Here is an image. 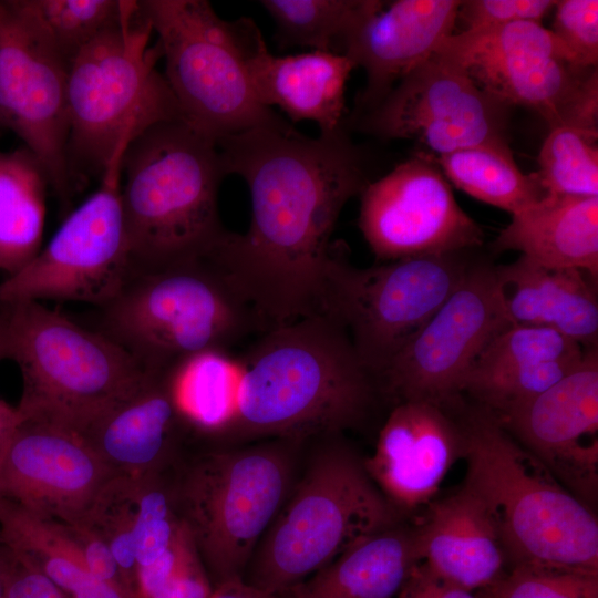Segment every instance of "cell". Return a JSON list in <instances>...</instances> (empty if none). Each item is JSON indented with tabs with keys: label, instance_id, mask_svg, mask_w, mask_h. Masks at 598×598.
Masks as SVG:
<instances>
[{
	"label": "cell",
	"instance_id": "4dcf8cb0",
	"mask_svg": "<svg viewBox=\"0 0 598 598\" xmlns=\"http://www.w3.org/2000/svg\"><path fill=\"white\" fill-rule=\"evenodd\" d=\"M379 0H261L280 48L343 54L357 27L384 4Z\"/></svg>",
	"mask_w": 598,
	"mask_h": 598
},
{
	"label": "cell",
	"instance_id": "484cf974",
	"mask_svg": "<svg viewBox=\"0 0 598 598\" xmlns=\"http://www.w3.org/2000/svg\"><path fill=\"white\" fill-rule=\"evenodd\" d=\"M538 264L577 268L598 278V196L548 194L512 215L493 244Z\"/></svg>",
	"mask_w": 598,
	"mask_h": 598
},
{
	"label": "cell",
	"instance_id": "9c48e42d",
	"mask_svg": "<svg viewBox=\"0 0 598 598\" xmlns=\"http://www.w3.org/2000/svg\"><path fill=\"white\" fill-rule=\"evenodd\" d=\"M0 344L22 378L23 416L78 432L146 373L117 343L42 302H0Z\"/></svg>",
	"mask_w": 598,
	"mask_h": 598
},
{
	"label": "cell",
	"instance_id": "6da1fadb",
	"mask_svg": "<svg viewBox=\"0 0 598 598\" xmlns=\"http://www.w3.org/2000/svg\"><path fill=\"white\" fill-rule=\"evenodd\" d=\"M227 174L249 188L244 234L227 230L209 259L251 305L266 331L319 313L346 204L369 179L344 130L318 137L291 125L258 127L217 141Z\"/></svg>",
	"mask_w": 598,
	"mask_h": 598
},
{
	"label": "cell",
	"instance_id": "9a60e30c",
	"mask_svg": "<svg viewBox=\"0 0 598 598\" xmlns=\"http://www.w3.org/2000/svg\"><path fill=\"white\" fill-rule=\"evenodd\" d=\"M511 106L481 89L437 51L400 80L360 120L382 138L412 140L434 158L476 145L507 143Z\"/></svg>",
	"mask_w": 598,
	"mask_h": 598
},
{
	"label": "cell",
	"instance_id": "d6986e66",
	"mask_svg": "<svg viewBox=\"0 0 598 598\" xmlns=\"http://www.w3.org/2000/svg\"><path fill=\"white\" fill-rule=\"evenodd\" d=\"M494 415V414H493ZM586 505L598 489V350L546 391L495 416Z\"/></svg>",
	"mask_w": 598,
	"mask_h": 598
},
{
	"label": "cell",
	"instance_id": "3957f363",
	"mask_svg": "<svg viewBox=\"0 0 598 598\" xmlns=\"http://www.w3.org/2000/svg\"><path fill=\"white\" fill-rule=\"evenodd\" d=\"M225 175L216 142L184 120L154 124L130 142L121 198L131 271L210 255L227 233L218 209Z\"/></svg>",
	"mask_w": 598,
	"mask_h": 598
},
{
	"label": "cell",
	"instance_id": "8992f818",
	"mask_svg": "<svg viewBox=\"0 0 598 598\" xmlns=\"http://www.w3.org/2000/svg\"><path fill=\"white\" fill-rule=\"evenodd\" d=\"M343 435L312 440L310 458L258 543L244 580L282 595L400 519Z\"/></svg>",
	"mask_w": 598,
	"mask_h": 598
},
{
	"label": "cell",
	"instance_id": "ffe728a7",
	"mask_svg": "<svg viewBox=\"0 0 598 598\" xmlns=\"http://www.w3.org/2000/svg\"><path fill=\"white\" fill-rule=\"evenodd\" d=\"M76 433L114 475L135 480L174 468L195 441L168 373H146Z\"/></svg>",
	"mask_w": 598,
	"mask_h": 598
},
{
	"label": "cell",
	"instance_id": "5bb4252c",
	"mask_svg": "<svg viewBox=\"0 0 598 598\" xmlns=\"http://www.w3.org/2000/svg\"><path fill=\"white\" fill-rule=\"evenodd\" d=\"M509 324L496 265L475 258L457 288L377 377L381 398L393 405L425 401L451 408L481 352Z\"/></svg>",
	"mask_w": 598,
	"mask_h": 598
},
{
	"label": "cell",
	"instance_id": "4316f807",
	"mask_svg": "<svg viewBox=\"0 0 598 598\" xmlns=\"http://www.w3.org/2000/svg\"><path fill=\"white\" fill-rule=\"evenodd\" d=\"M421 563L414 527L399 522L361 539L281 598H399Z\"/></svg>",
	"mask_w": 598,
	"mask_h": 598
},
{
	"label": "cell",
	"instance_id": "603a6c76",
	"mask_svg": "<svg viewBox=\"0 0 598 598\" xmlns=\"http://www.w3.org/2000/svg\"><path fill=\"white\" fill-rule=\"evenodd\" d=\"M246 68L261 104L280 109L292 122L309 121L320 135L343 128L346 89L354 63L344 54L306 51L276 55L255 21L238 19Z\"/></svg>",
	"mask_w": 598,
	"mask_h": 598
},
{
	"label": "cell",
	"instance_id": "e0dca14e",
	"mask_svg": "<svg viewBox=\"0 0 598 598\" xmlns=\"http://www.w3.org/2000/svg\"><path fill=\"white\" fill-rule=\"evenodd\" d=\"M359 228L382 262L473 250L482 228L457 204L434 157L417 153L361 192Z\"/></svg>",
	"mask_w": 598,
	"mask_h": 598
},
{
	"label": "cell",
	"instance_id": "30bf717a",
	"mask_svg": "<svg viewBox=\"0 0 598 598\" xmlns=\"http://www.w3.org/2000/svg\"><path fill=\"white\" fill-rule=\"evenodd\" d=\"M137 2L157 33L163 75L188 124L216 143L252 128L290 125L255 94L238 20L221 19L206 0Z\"/></svg>",
	"mask_w": 598,
	"mask_h": 598
},
{
	"label": "cell",
	"instance_id": "f546056e",
	"mask_svg": "<svg viewBox=\"0 0 598 598\" xmlns=\"http://www.w3.org/2000/svg\"><path fill=\"white\" fill-rule=\"evenodd\" d=\"M240 367L230 352L213 350L193 355L168 372L183 415L198 440H212L231 421Z\"/></svg>",
	"mask_w": 598,
	"mask_h": 598
},
{
	"label": "cell",
	"instance_id": "44dd1931",
	"mask_svg": "<svg viewBox=\"0 0 598 598\" xmlns=\"http://www.w3.org/2000/svg\"><path fill=\"white\" fill-rule=\"evenodd\" d=\"M460 457L463 435L450 410L425 401H404L392 406L364 466L401 514L426 504Z\"/></svg>",
	"mask_w": 598,
	"mask_h": 598
},
{
	"label": "cell",
	"instance_id": "8fae6325",
	"mask_svg": "<svg viewBox=\"0 0 598 598\" xmlns=\"http://www.w3.org/2000/svg\"><path fill=\"white\" fill-rule=\"evenodd\" d=\"M471 251L410 257L368 268H358L333 252L320 312L344 329L360 361L377 379L457 288L475 260Z\"/></svg>",
	"mask_w": 598,
	"mask_h": 598
},
{
	"label": "cell",
	"instance_id": "ab89813d",
	"mask_svg": "<svg viewBox=\"0 0 598 598\" xmlns=\"http://www.w3.org/2000/svg\"><path fill=\"white\" fill-rule=\"evenodd\" d=\"M7 598H65L28 557L7 545Z\"/></svg>",
	"mask_w": 598,
	"mask_h": 598
},
{
	"label": "cell",
	"instance_id": "83f0119b",
	"mask_svg": "<svg viewBox=\"0 0 598 598\" xmlns=\"http://www.w3.org/2000/svg\"><path fill=\"white\" fill-rule=\"evenodd\" d=\"M48 179L27 148L0 152V271L7 277L41 249Z\"/></svg>",
	"mask_w": 598,
	"mask_h": 598
},
{
	"label": "cell",
	"instance_id": "b9f144b4",
	"mask_svg": "<svg viewBox=\"0 0 598 598\" xmlns=\"http://www.w3.org/2000/svg\"><path fill=\"white\" fill-rule=\"evenodd\" d=\"M209 598H281L247 584L244 578L231 579L213 588Z\"/></svg>",
	"mask_w": 598,
	"mask_h": 598
},
{
	"label": "cell",
	"instance_id": "e575fe53",
	"mask_svg": "<svg viewBox=\"0 0 598 598\" xmlns=\"http://www.w3.org/2000/svg\"><path fill=\"white\" fill-rule=\"evenodd\" d=\"M80 522L92 528L109 546L130 594L136 598L135 480L112 476Z\"/></svg>",
	"mask_w": 598,
	"mask_h": 598
},
{
	"label": "cell",
	"instance_id": "f35d334b",
	"mask_svg": "<svg viewBox=\"0 0 598 598\" xmlns=\"http://www.w3.org/2000/svg\"><path fill=\"white\" fill-rule=\"evenodd\" d=\"M65 526L76 544L89 571L100 580L130 594L122 571L103 539L82 522L65 524Z\"/></svg>",
	"mask_w": 598,
	"mask_h": 598
},
{
	"label": "cell",
	"instance_id": "ba28073f",
	"mask_svg": "<svg viewBox=\"0 0 598 598\" xmlns=\"http://www.w3.org/2000/svg\"><path fill=\"white\" fill-rule=\"evenodd\" d=\"M152 32L138 2L125 0L120 22L69 62L68 164L73 186L75 179L102 176L123 141L154 124L184 120L156 69L162 54L157 43L148 47Z\"/></svg>",
	"mask_w": 598,
	"mask_h": 598
},
{
	"label": "cell",
	"instance_id": "ac0fdd59",
	"mask_svg": "<svg viewBox=\"0 0 598 598\" xmlns=\"http://www.w3.org/2000/svg\"><path fill=\"white\" fill-rule=\"evenodd\" d=\"M112 476L76 432L37 417L21 415L0 452L1 496L64 524L80 522Z\"/></svg>",
	"mask_w": 598,
	"mask_h": 598
},
{
	"label": "cell",
	"instance_id": "4fadbf2b",
	"mask_svg": "<svg viewBox=\"0 0 598 598\" xmlns=\"http://www.w3.org/2000/svg\"><path fill=\"white\" fill-rule=\"evenodd\" d=\"M123 141L99 188L63 221L20 270L0 281V302L74 301L101 308L131 272L121 198Z\"/></svg>",
	"mask_w": 598,
	"mask_h": 598
},
{
	"label": "cell",
	"instance_id": "60d3db41",
	"mask_svg": "<svg viewBox=\"0 0 598 598\" xmlns=\"http://www.w3.org/2000/svg\"><path fill=\"white\" fill-rule=\"evenodd\" d=\"M399 598H478V596L440 580L420 563Z\"/></svg>",
	"mask_w": 598,
	"mask_h": 598
},
{
	"label": "cell",
	"instance_id": "d4e9b609",
	"mask_svg": "<svg viewBox=\"0 0 598 598\" xmlns=\"http://www.w3.org/2000/svg\"><path fill=\"white\" fill-rule=\"evenodd\" d=\"M502 298L513 324L551 329L597 348V280L577 268H555L525 256L496 265Z\"/></svg>",
	"mask_w": 598,
	"mask_h": 598
},
{
	"label": "cell",
	"instance_id": "52a82bcc",
	"mask_svg": "<svg viewBox=\"0 0 598 598\" xmlns=\"http://www.w3.org/2000/svg\"><path fill=\"white\" fill-rule=\"evenodd\" d=\"M99 309L97 331L147 374H165L206 351L264 333L260 318L231 281L203 258L155 271H131Z\"/></svg>",
	"mask_w": 598,
	"mask_h": 598
},
{
	"label": "cell",
	"instance_id": "8d00e7d4",
	"mask_svg": "<svg viewBox=\"0 0 598 598\" xmlns=\"http://www.w3.org/2000/svg\"><path fill=\"white\" fill-rule=\"evenodd\" d=\"M550 30L582 69L598 64V1L560 0L554 7Z\"/></svg>",
	"mask_w": 598,
	"mask_h": 598
},
{
	"label": "cell",
	"instance_id": "74e56055",
	"mask_svg": "<svg viewBox=\"0 0 598 598\" xmlns=\"http://www.w3.org/2000/svg\"><path fill=\"white\" fill-rule=\"evenodd\" d=\"M553 0H470L462 1L457 20L463 31H483L518 22L542 23L553 11Z\"/></svg>",
	"mask_w": 598,
	"mask_h": 598
},
{
	"label": "cell",
	"instance_id": "7a4b0ae2",
	"mask_svg": "<svg viewBox=\"0 0 598 598\" xmlns=\"http://www.w3.org/2000/svg\"><path fill=\"white\" fill-rule=\"evenodd\" d=\"M238 361L234 416L210 443L343 435L381 398L344 329L321 312L259 334Z\"/></svg>",
	"mask_w": 598,
	"mask_h": 598
},
{
	"label": "cell",
	"instance_id": "d6a6232c",
	"mask_svg": "<svg viewBox=\"0 0 598 598\" xmlns=\"http://www.w3.org/2000/svg\"><path fill=\"white\" fill-rule=\"evenodd\" d=\"M598 131L560 125L549 130L536 172L547 194L598 196Z\"/></svg>",
	"mask_w": 598,
	"mask_h": 598
},
{
	"label": "cell",
	"instance_id": "7402d4cb",
	"mask_svg": "<svg viewBox=\"0 0 598 598\" xmlns=\"http://www.w3.org/2000/svg\"><path fill=\"white\" fill-rule=\"evenodd\" d=\"M462 1L396 0L368 16L349 37L344 55L365 72L358 102L375 107L415 68L454 33Z\"/></svg>",
	"mask_w": 598,
	"mask_h": 598
},
{
	"label": "cell",
	"instance_id": "5b68a950",
	"mask_svg": "<svg viewBox=\"0 0 598 598\" xmlns=\"http://www.w3.org/2000/svg\"><path fill=\"white\" fill-rule=\"evenodd\" d=\"M308 442L195 440L173 470V495L213 588L244 578L288 497Z\"/></svg>",
	"mask_w": 598,
	"mask_h": 598
},
{
	"label": "cell",
	"instance_id": "1f68e13d",
	"mask_svg": "<svg viewBox=\"0 0 598 598\" xmlns=\"http://www.w3.org/2000/svg\"><path fill=\"white\" fill-rule=\"evenodd\" d=\"M19 12L69 62L117 24L125 0H12Z\"/></svg>",
	"mask_w": 598,
	"mask_h": 598
},
{
	"label": "cell",
	"instance_id": "836d02e7",
	"mask_svg": "<svg viewBox=\"0 0 598 598\" xmlns=\"http://www.w3.org/2000/svg\"><path fill=\"white\" fill-rule=\"evenodd\" d=\"M584 353L580 344L551 329L509 324L481 352L466 375L463 392L472 384L518 368L545 361L579 359Z\"/></svg>",
	"mask_w": 598,
	"mask_h": 598
},
{
	"label": "cell",
	"instance_id": "7bdbcfd3",
	"mask_svg": "<svg viewBox=\"0 0 598 598\" xmlns=\"http://www.w3.org/2000/svg\"><path fill=\"white\" fill-rule=\"evenodd\" d=\"M0 598H7V549L0 540Z\"/></svg>",
	"mask_w": 598,
	"mask_h": 598
},
{
	"label": "cell",
	"instance_id": "cb8c5ba5",
	"mask_svg": "<svg viewBox=\"0 0 598 598\" xmlns=\"http://www.w3.org/2000/svg\"><path fill=\"white\" fill-rule=\"evenodd\" d=\"M414 532L421 564L442 581L473 592L505 573L507 558L496 527L465 486L433 503Z\"/></svg>",
	"mask_w": 598,
	"mask_h": 598
},
{
	"label": "cell",
	"instance_id": "2e32d148",
	"mask_svg": "<svg viewBox=\"0 0 598 598\" xmlns=\"http://www.w3.org/2000/svg\"><path fill=\"white\" fill-rule=\"evenodd\" d=\"M66 61L19 12L0 1V127L43 167L63 207L74 190L68 164Z\"/></svg>",
	"mask_w": 598,
	"mask_h": 598
},
{
	"label": "cell",
	"instance_id": "d590c367",
	"mask_svg": "<svg viewBox=\"0 0 598 598\" xmlns=\"http://www.w3.org/2000/svg\"><path fill=\"white\" fill-rule=\"evenodd\" d=\"M478 598H598V575L551 567L512 566L508 573L481 590Z\"/></svg>",
	"mask_w": 598,
	"mask_h": 598
},
{
	"label": "cell",
	"instance_id": "7c38bea8",
	"mask_svg": "<svg viewBox=\"0 0 598 598\" xmlns=\"http://www.w3.org/2000/svg\"><path fill=\"white\" fill-rule=\"evenodd\" d=\"M484 91L537 112L549 125L598 131V70L578 66L537 22L461 31L439 49Z\"/></svg>",
	"mask_w": 598,
	"mask_h": 598
},
{
	"label": "cell",
	"instance_id": "277c9868",
	"mask_svg": "<svg viewBox=\"0 0 598 598\" xmlns=\"http://www.w3.org/2000/svg\"><path fill=\"white\" fill-rule=\"evenodd\" d=\"M458 422L466 460L464 485L485 505L512 566L598 575V520L486 409Z\"/></svg>",
	"mask_w": 598,
	"mask_h": 598
},
{
	"label": "cell",
	"instance_id": "f1b7e54d",
	"mask_svg": "<svg viewBox=\"0 0 598 598\" xmlns=\"http://www.w3.org/2000/svg\"><path fill=\"white\" fill-rule=\"evenodd\" d=\"M434 159L455 187L511 215L548 195L536 172L518 168L508 143L476 145Z\"/></svg>",
	"mask_w": 598,
	"mask_h": 598
},
{
	"label": "cell",
	"instance_id": "ee69618b",
	"mask_svg": "<svg viewBox=\"0 0 598 598\" xmlns=\"http://www.w3.org/2000/svg\"><path fill=\"white\" fill-rule=\"evenodd\" d=\"M3 499H4V497H2L1 494H0V509H1V506H2V503H3Z\"/></svg>",
	"mask_w": 598,
	"mask_h": 598
}]
</instances>
